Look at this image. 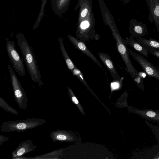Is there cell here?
<instances>
[{
    "label": "cell",
    "instance_id": "cell-1",
    "mask_svg": "<svg viewBox=\"0 0 159 159\" xmlns=\"http://www.w3.org/2000/svg\"><path fill=\"white\" fill-rule=\"evenodd\" d=\"M18 44L24 61L32 80L37 83L39 87L43 85L37 60L31 47L22 34L16 35Z\"/></svg>",
    "mask_w": 159,
    "mask_h": 159
},
{
    "label": "cell",
    "instance_id": "cell-2",
    "mask_svg": "<svg viewBox=\"0 0 159 159\" xmlns=\"http://www.w3.org/2000/svg\"><path fill=\"white\" fill-rule=\"evenodd\" d=\"M46 121L45 119L39 118L5 121L1 125V131L4 132H24L42 125L45 124Z\"/></svg>",
    "mask_w": 159,
    "mask_h": 159
},
{
    "label": "cell",
    "instance_id": "cell-3",
    "mask_svg": "<svg viewBox=\"0 0 159 159\" xmlns=\"http://www.w3.org/2000/svg\"><path fill=\"white\" fill-rule=\"evenodd\" d=\"M7 67L11 80L15 100L20 108L26 110L27 108L28 102L27 94L11 66L9 63H7Z\"/></svg>",
    "mask_w": 159,
    "mask_h": 159
},
{
    "label": "cell",
    "instance_id": "cell-4",
    "mask_svg": "<svg viewBox=\"0 0 159 159\" xmlns=\"http://www.w3.org/2000/svg\"><path fill=\"white\" fill-rule=\"evenodd\" d=\"M6 40V49L10 61L15 71L21 76L24 77L25 71L23 60L15 48V43L7 38Z\"/></svg>",
    "mask_w": 159,
    "mask_h": 159
},
{
    "label": "cell",
    "instance_id": "cell-5",
    "mask_svg": "<svg viewBox=\"0 0 159 159\" xmlns=\"http://www.w3.org/2000/svg\"><path fill=\"white\" fill-rule=\"evenodd\" d=\"M129 51L134 59L140 64L144 71L149 76L159 80V69L156 68L143 56L130 49H129Z\"/></svg>",
    "mask_w": 159,
    "mask_h": 159
},
{
    "label": "cell",
    "instance_id": "cell-6",
    "mask_svg": "<svg viewBox=\"0 0 159 159\" xmlns=\"http://www.w3.org/2000/svg\"><path fill=\"white\" fill-rule=\"evenodd\" d=\"M149 11L148 20L154 23L159 34V0H145Z\"/></svg>",
    "mask_w": 159,
    "mask_h": 159
},
{
    "label": "cell",
    "instance_id": "cell-7",
    "mask_svg": "<svg viewBox=\"0 0 159 159\" xmlns=\"http://www.w3.org/2000/svg\"><path fill=\"white\" fill-rule=\"evenodd\" d=\"M68 38L74 47L81 52L85 54L93 60L102 70H104L100 62L87 48L85 43L70 35H68Z\"/></svg>",
    "mask_w": 159,
    "mask_h": 159
},
{
    "label": "cell",
    "instance_id": "cell-8",
    "mask_svg": "<svg viewBox=\"0 0 159 159\" xmlns=\"http://www.w3.org/2000/svg\"><path fill=\"white\" fill-rule=\"evenodd\" d=\"M37 147V145H34L30 139L23 141L12 152V157L13 158H18L29 152L34 151Z\"/></svg>",
    "mask_w": 159,
    "mask_h": 159
},
{
    "label": "cell",
    "instance_id": "cell-9",
    "mask_svg": "<svg viewBox=\"0 0 159 159\" xmlns=\"http://www.w3.org/2000/svg\"><path fill=\"white\" fill-rule=\"evenodd\" d=\"M98 56L103 64L111 74L114 80H121V78L118 75L113 62L110 56L104 52H99Z\"/></svg>",
    "mask_w": 159,
    "mask_h": 159
},
{
    "label": "cell",
    "instance_id": "cell-10",
    "mask_svg": "<svg viewBox=\"0 0 159 159\" xmlns=\"http://www.w3.org/2000/svg\"><path fill=\"white\" fill-rule=\"evenodd\" d=\"M132 111L146 120L159 123V109L154 110L148 109H140L134 108L132 109Z\"/></svg>",
    "mask_w": 159,
    "mask_h": 159
},
{
    "label": "cell",
    "instance_id": "cell-11",
    "mask_svg": "<svg viewBox=\"0 0 159 159\" xmlns=\"http://www.w3.org/2000/svg\"><path fill=\"white\" fill-rule=\"evenodd\" d=\"M130 33L134 37L137 39L148 34L147 25L142 22L134 19L131 22Z\"/></svg>",
    "mask_w": 159,
    "mask_h": 159
},
{
    "label": "cell",
    "instance_id": "cell-12",
    "mask_svg": "<svg viewBox=\"0 0 159 159\" xmlns=\"http://www.w3.org/2000/svg\"><path fill=\"white\" fill-rule=\"evenodd\" d=\"M123 41L126 45L131 47L135 51L145 57L149 58L148 50L144 48L132 36L126 40L123 39Z\"/></svg>",
    "mask_w": 159,
    "mask_h": 159
},
{
    "label": "cell",
    "instance_id": "cell-13",
    "mask_svg": "<svg viewBox=\"0 0 159 159\" xmlns=\"http://www.w3.org/2000/svg\"><path fill=\"white\" fill-rule=\"evenodd\" d=\"M137 41L145 49H154L159 50V41L150 38L149 39L139 37L137 39Z\"/></svg>",
    "mask_w": 159,
    "mask_h": 159
},
{
    "label": "cell",
    "instance_id": "cell-14",
    "mask_svg": "<svg viewBox=\"0 0 159 159\" xmlns=\"http://www.w3.org/2000/svg\"><path fill=\"white\" fill-rule=\"evenodd\" d=\"M58 40L60 48L66 64L69 69L72 72L76 66L70 58L66 51L62 39L61 37L60 38L58 39Z\"/></svg>",
    "mask_w": 159,
    "mask_h": 159
},
{
    "label": "cell",
    "instance_id": "cell-15",
    "mask_svg": "<svg viewBox=\"0 0 159 159\" xmlns=\"http://www.w3.org/2000/svg\"><path fill=\"white\" fill-rule=\"evenodd\" d=\"M0 106L7 112L15 115H17L18 112L10 106L1 97H0Z\"/></svg>",
    "mask_w": 159,
    "mask_h": 159
},
{
    "label": "cell",
    "instance_id": "cell-16",
    "mask_svg": "<svg viewBox=\"0 0 159 159\" xmlns=\"http://www.w3.org/2000/svg\"><path fill=\"white\" fill-rule=\"evenodd\" d=\"M90 26L89 23L88 21L85 20L82 21L80 25V28L81 30H84L89 28Z\"/></svg>",
    "mask_w": 159,
    "mask_h": 159
},
{
    "label": "cell",
    "instance_id": "cell-17",
    "mask_svg": "<svg viewBox=\"0 0 159 159\" xmlns=\"http://www.w3.org/2000/svg\"><path fill=\"white\" fill-rule=\"evenodd\" d=\"M148 50V52L159 59V50L154 49H149Z\"/></svg>",
    "mask_w": 159,
    "mask_h": 159
},
{
    "label": "cell",
    "instance_id": "cell-18",
    "mask_svg": "<svg viewBox=\"0 0 159 159\" xmlns=\"http://www.w3.org/2000/svg\"><path fill=\"white\" fill-rule=\"evenodd\" d=\"M9 137L3 135H0V146L4 142H5L9 139Z\"/></svg>",
    "mask_w": 159,
    "mask_h": 159
},
{
    "label": "cell",
    "instance_id": "cell-19",
    "mask_svg": "<svg viewBox=\"0 0 159 159\" xmlns=\"http://www.w3.org/2000/svg\"><path fill=\"white\" fill-rule=\"evenodd\" d=\"M88 12V10L86 8L84 9L81 13V16L82 17H85L87 15Z\"/></svg>",
    "mask_w": 159,
    "mask_h": 159
},
{
    "label": "cell",
    "instance_id": "cell-20",
    "mask_svg": "<svg viewBox=\"0 0 159 159\" xmlns=\"http://www.w3.org/2000/svg\"><path fill=\"white\" fill-rule=\"evenodd\" d=\"M71 99L72 101L76 104H78L79 102L75 96H72L71 97Z\"/></svg>",
    "mask_w": 159,
    "mask_h": 159
},
{
    "label": "cell",
    "instance_id": "cell-21",
    "mask_svg": "<svg viewBox=\"0 0 159 159\" xmlns=\"http://www.w3.org/2000/svg\"><path fill=\"white\" fill-rule=\"evenodd\" d=\"M152 159H159V152L154 157L152 158Z\"/></svg>",
    "mask_w": 159,
    "mask_h": 159
},
{
    "label": "cell",
    "instance_id": "cell-22",
    "mask_svg": "<svg viewBox=\"0 0 159 159\" xmlns=\"http://www.w3.org/2000/svg\"><path fill=\"white\" fill-rule=\"evenodd\" d=\"M155 127L156 128V129L159 132V126H155Z\"/></svg>",
    "mask_w": 159,
    "mask_h": 159
}]
</instances>
